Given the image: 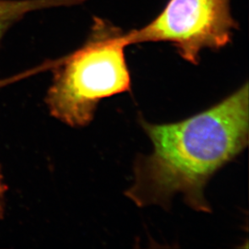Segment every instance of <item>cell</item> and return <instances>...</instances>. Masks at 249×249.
I'll list each match as a JSON object with an SVG mask.
<instances>
[{"label": "cell", "mask_w": 249, "mask_h": 249, "mask_svg": "<svg viewBox=\"0 0 249 249\" xmlns=\"http://www.w3.org/2000/svg\"><path fill=\"white\" fill-rule=\"evenodd\" d=\"M12 21H14V19L0 18V38L2 37V34L8 28L10 24H12Z\"/></svg>", "instance_id": "obj_6"}, {"label": "cell", "mask_w": 249, "mask_h": 249, "mask_svg": "<svg viewBox=\"0 0 249 249\" xmlns=\"http://www.w3.org/2000/svg\"><path fill=\"white\" fill-rule=\"evenodd\" d=\"M21 11V4L19 1L0 0V18L13 19L19 16Z\"/></svg>", "instance_id": "obj_4"}, {"label": "cell", "mask_w": 249, "mask_h": 249, "mask_svg": "<svg viewBox=\"0 0 249 249\" xmlns=\"http://www.w3.org/2000/svg\"><path fill=\"white\" fill-rule=\"evenodd\" d=\"M139 124L153 144L138 155L133 183L125 195L139 207L169 210L181 195L195 212L211 213L205 188L217 171L249 144V84L220 103L179 122L157 124L139 115Z\"/></svg>", "instance_id": "obj_1"}, {"label": "cell", "mask_w": 249, "mask_h": 249, "mask_svg": "<svg viewBox=\"0 0 249 249\" xmlns=\"http://www.w3.org/2000/svg\"><path fill=\"white\" fill-rule=\"evenodd\" d=\"M5 193H6V186L3 182V178L1 171V167H0V218L2 216L3 211H4Z\"/></svg>", "instance_id": "obj_5"}, {"label": "cell", "mask_w": 249, "mask_h": 249, "mask_svg": "<svg viewBox=\"0 0 249 249\" xmlns=\"http://www.w3.org/2000/svg\"><path fill=\"white\" fill-rule=\"evenodd\" d=\"M127 46L125 33L95 18L84 45L55 71L46 96L51 115L71 127H86L94 120L102 99L131 91Z\"/></svg>", "instance_id": "obj_2"}, {"label": "cell", "mask_w": 249, "mask_h": 249, "mask_svg": "<svg viewBox=\"0 0 249 249\" xmlns=\"http://www.w3.org/2000/svg\"><path fill=\"white\" fill-rule=\"evenodd\" d=\"M236 28L231 0H169L155 19L125 39L127 45L171 43L184 60L197 65L202 50L225 47Z\"/></svg>", "instance_id": "obj_3"}]
</instances>
